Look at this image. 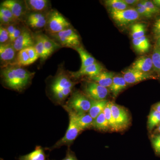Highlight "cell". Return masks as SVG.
<instances>
[{"mask_svg": "<svg viewBox=\"0 0 160 160\" xmlns=\"http://www.w3.org/2000/svg\"><path fill=\"white\" fill-rule=\"evenodd\" d=\"M34 74V72H30L16 65L6 66L2 72V77L6 86L19 91L29 84Z\"/></svg>", "mask_w": 160, "mask_h": 160, "instance_id": "cell-1", "label": "cell"}, {"mask_svg": "<svg viewBox=\"0 0 160 160\" xmlns=\"http://www.w3.org/2000/svg\"><path fill=\"white\" fill-rule=\"evenodd\" d=\"M75 85L67 75L62 72L55 78L51 86L52 94L58 102H62L71 93Z\"/></svg>", "mask_w": 160, "mask_h": 160, "instance_id": "cell-2", "label": "cell"}, {"mask_svg": "<svg viewBox=\"0 0 160 160\" xmlns=\"http://www.w3.org/2000/svg\"><path fill=\"white\" fill-rule=\"evenodd\" d=\"M65 109L69 114V126L65 136L55 143L54 146L49 148L50 150L59 148L63 146H70L77 138L80 132L82 131L76 122L73 111L67 108H65Z\"/></svg>", "mask_w": 160, "mask_h": 160, "instance_id": "cell-3", "label": "cell"}, {"mask_svg": "<svg viewBox=\"0 0 160 160\" xmlns=\"http://www.w3.org/2000/svg\"><path fill=\"white\" fill-rule=\"evenodd\" d=\"M91 106V99L81 92L76 91L72 94L64 108L77 113H86L89 112Z\"/></svg>", "mask_w": 160, "mask_h": 160, "instance_id": "cell-4", "label": "cell"}, {"mask_svg": "<svg viewBox=\"0 0 160 160\" xmlns=\"http://www.w3.org/2000/svg\"><path fill=\"white\" fill-rule=\"evenodd\" d=\"M46 27L51 34H54L70 28V24L59 12L53 10L48 15Z\"/></svg>", "mask_w": 160, "mask_h": 160, "instance_id": "cell-5", "label": "cell"}, {"mask_svg": "<svg viewBox=\"0 0 160 160\" xmlns=\"http://www.w3.org/2000/svg\"><path fill=\"white\" fill-rule=\"evenodd\" d=\"M110 14L112 19L119 26H126L137 21L140 15L135 8L116 11L110 10Z\"/></svg>", "mask_w": 160, "mask_h": 160, "instance_id": "cell-6", "label": "cell"}, {"mask_svg": "<svg viewBox=\"0 0 160 160\" xmlns=\"http://www.w3.org/2000/svg\"><path fill=\"white\" fill-rule=\"evenodd\" d=\"M52 35L61 46L74 49L80 46L79 36L76 32L71 27Z\"/></svg>", "mask_w": 160, "mask_h": 160, "instance_id": "cell-7", "label": "cell"}, {"mask_svg": "<svg viewBox=\"0 0 160 160\" xmlns=\"http://www.w3.org/2000/svg\"><path fill=\"white\" fill-rule=\"evenodd\" d=\"M111 111L118 131L126 129L130 123V117L127 111L122 106L112 103Z\"/></svg>", "mask_w": 160, "mask_h": 160, "instance_id": "cell-8", "label": "cell"}, {"mask_svg": "<svg viewBox=\"0 0 160 160\" xmlns=\"http://www.w3.org/2000/svg\"><path fill=\"white\" fill-rule=\"evenodd\" d=\"M85 92L87 96L92 100L101 101L106 100L109 90L106 87L100 86L94 82H88L85 87Z\"/></svg>", "mask_w": 160, "mask_h": 160, "instance_id": "cell-9", "label": "cell"}, {"mask_svg": "<svg viewBox=\"0 0 160 160\" xmlns=\"http://www.w3.org/2000/svg\"><path fill=\"white\" fill-rule=\"evenodd\" d=\"M35 40L30 32L27 29H22V33L12 43L16 51L19 52L23 49L34 46Z\"/></svg>", "mask_w": 160, "mask_h": 160, "instance_id": "cell-10", "label": "cell"}, {"mask_svg": "<svg viewBox=\"0 0 160 160\" xmlns=\"http://www.w3.org/2000/svg\"><path fill=\"white\" fill-rule=\"evenodd\" d=\"M123 77L126 83L129 84L140 82L152 78L149 73H145L131 68L124 71Z\"/></svg>", "mask_w": 160, "mask_h": 160, "instance_id": "cell-11", "label": "cell"}, {"mask_svg": "<svg viewBox=\"0 0 160 160\" xmlns=\"http://www.w3.org/2000/svg\"><path fill=\"white\" fill-rule=\"evenodd\" d=\"M102 65L99 63L96 62L84 69H79L75 72H70V74L72 77L76 78H78L84 76H87L89 78H91L99 74L102 72Z\"/></svg>", "mask_w": 160, "mask_h": 160, "instance_id": "cell-12", "label": "cell"}, {"mask_svg": "<svg viewBox=\"0 0 160 160\" xmlns=\"http://www.w3.org/2000/svg\"><path fill=\"white\" fill-rule=\"evenodd\" d=\"M12 43L9 42L0 45V58L2 62L10 65L15 59L16 52Z\"/></svg>", "mask_w": 160, "mask_h": 160, "instance_id": "cell-13", "label": "cell"}, {"mask_svg": "<svg viewBox=\"0 0 160 160\" xmlns=\"http://www.w3.org/2000/svg\"><path fill=\"white\" fill-rule=\"evenodd\" d=\"M1 6L10 10L18 21L21 20L24 13V7L22 2L16 0H6L1 3Z\"/></svg>", "mask_w": 160, "mask_h": 160, "instance_id": "cell-14", "label": "cell"}, {"mask_svg": "<svg viewBox=\"0 0 160 160\" xmlns=\"http://www.w3.org/2000/svg\"><path fill=\"white\" fill-rule=\"evenodd\" d=\"M153 67L152 58L149 57H141L137 59L132 65L131 69L145 73H148Z\"/></svg>", "mask_w": 160, "mask_h": 160, "instance_id": "cell-15", "label": "cell"}, {"mask_svg": "<svg viewBox=\"0 0 160 160\" xmlns=\"http://www.w3.org/2000/svg\"><path fill=\"white\" fill-rule=\"evenodd\" d=\"M114 77V74L112 72L102 71L96 76L89 79L100 86L107 88L111 86Z\"/></svg>", "mask_w": 160, "mask_h": 160, "instance_id": "cell-16", "label": "cell"}, {"mask_svg": "<svg viewBox=\"0 0 160 160\" xmlns=\"http://www.w3.org/2000/svg\"><path fill=\"white\" fill-rule=\"evenodd\" d=\"M73 112L76 122L82 131L92 126L94 119L89 113H77L74 112Z\"/></svg>", "mask_w": 160, "mask_h": 160, "instance_id": "cell-17", "label": "cell"}, {"mask_svg": "<svg viewBox=\"0 0 160 160\" xmlns=\"http://www.w3.org/2000/svg\"><path fill=\"white\" fill-rule=\"evenodd\" d=\"M73 49L78 52L81 57L82 60V65L80 69L81 70L97 62L95 59L82 46H78Z\"/></svg>", "mask_w": 160, "mask_h": 160, "instance_id": "cell-18", "label": "cell"}, {"mask_svg": "<svg viewBox=\"0 0 160 160\" xmlns=\"http://www.w3.org/2000/svg\"><path fill=\"white\" fill-rule=\"evenodd\" d=\"M108 102L109 101L106 100L97 101L91 99V107L88 113L94 119L103 112Z\"/></svg>", "mask_w": 160, "mask_h": 160, "instance_id": "cell-19", "label": "cell"}, {"mask_svg": "<svg viewBox=\"0 0 160 160\" xmlns=\"http://www.w3.org/2000/svg\"><path fill=\"white\" fill-rule=\"evenodd\" d=\"M27 9L36 12L45 11L49 6L47 0H28L25 1Z\"/></svg>", "mask_w": 160, "mask_h": 160, "instance_id": "cell-20", "label": "cell"}, {"mask_svg": "<svg viewBox=\"0 0 160 160\" xmlns=\"http://www.w3.org/2000/svg\"><path fill=\"white\" fill-rule=\"evenodd\" d=\"M127 84L123 77L115 76L112 84L109 88V89L114 97H116L121 91L126 89Z\"/></svg>", "mask_w": 160, "mask_h": 160, "instance_id": "cell-21", "label": "cell"}, {"mask_svg": "<svg viewBox=\"0 0 160 160\" xmlns=\"http://www.w3.org/2000/svg\"><path fill=\"white\" fill-rule=\"evenodd\" d=\"M46 156L44 149L41 146H37L34 151L26 155L21 156L18 160H46Z\"/></svg>", "mask_w": 160, "mask_h": 160, "instance_id": "cell-22", "label": "cell"}, {"mask_svg": "<svg viewBox=\"0 0 160 160\" xmlns=\"http://www.w3.org/2000/svg\"><path fill=\"white\" fill-rule=\"evenodd\" d=\"M35 40V43L34 47L39 57L40 58L42 59V60L46 59L49 57V56L43 44L42 34H39L37 36Z\"/></svg>", "mask_w": 160, "mask_h": 160, "instance_id": "cell-23", "label": "cell"}, {"mask_svg": "<svg viewBox=\"0 0 160 160\" xmlns=\"http://www.w3.org/2000/svg\"><path fill=\"white\" fill-rule=\"evenodd\" d=\"M42 38L45 49L49 57L57 49L61 48V46L58 43L56 42L46 35L42 34Z\"/></svg>", "mask_w": 160, "mask_h": 160, "instance_id": "cell-24", "label": "cell"}, {"mask_svg": "<svg viewBox=\"0 0 160 160\" xmlns=\"http://www.w3.org/2000/svg\"><path fill=\"white\" fill-rule=\"evenodd\" d=\"M92 127L102 131H106L109 129V124L103 112L93 120Z\"/></svg>", "mask_w": 160, "mask_h": 160, "instance_id": "cell-25", "label": "cell"}, {"mask_svg": "<svg viewBox=\"0 0 160 160\" xmlns=\"http://www.w3.org/2000/svg\"><path fill=\"white\" fill-rule=\"evenodd\" d=\"M105 2L109 10L122 11L129 8V6L124 0H108L105 1Z\"/></svg>", "mask_w": 160, "mask_h": 160, "instance_id": "cell-26", "label": "cell"}, {"mask_svg": "<svg viewBox=\"0 0 160 160\" xmlns=\"http://www.w3.org/2000/svg\"><path fill=\"white\" fill-rule=\"evenodd\" d=\"M146 26L142 23H135L131 26V34L132 39H138L145 36Z\"/></svg>", "mask_w": 160, "mask_h": 160, "instance_id": "cell-27", "label": "cell"}, {"mask_svg": "<svg viewBox=\"0 0 160 160\" xmlns=\"http://www.w3.org/2000/svg\"><path fill=\"white\" fill-rule=\"evenodd\" d=\"M111 102H108L106 107L104 109L103 112L105 114V117H106L109 127V129H111L112 131H117L118 129L117 128L113 116H112V113Z\"/></svg>", "mask_w": 160, "mask_h": 160, "instance_id": "cell-28", "label": "cell"}, {"mask_svg": "<svg viewBox=\"0 0 160 160\" xmlns=\"http://www.w3.org/2000/svg\"><path fill=\"white\" fill-rule=\"evenodd\" d=\"M160 124V112L152 109L148 117V128L149 130H152L155 126Z\"/></svg>", "mask_w": 160, "mask_h": 160, "instance_id": "cell-29", "label": "cell"}, {"mask_svg": "<svg viewBox=\"0 0 160 160\" xmlns=\"http://www.w3.org/2000/svg\"><path fill=\"white\" fill-rule=\"evenodd\" d=\"M16 64L19 66H27L31 64L26 49L18 52L16 58Z\"/></svg>", "mask_w": 160, "mask_h": 160, "instance_id": "cell-30", "label": "cell"}, {"mask_svg": "<svg viewBox=\"0 0 160 160\" xmlns=\"http://www.w3.org/2000/svg\"><path fill=\"white\" fill-rule=\"evenodd\" d=\"M48 15H44L42 17L32 22H28V25L34 29H42L46 26Z\"/></svg>", "mask_w": 160, "mask_h": 160, "instance_id": "cell-31", "label": "cell"}, {"mask_svg": "<svg viewBox=\"0 0 160 160\" xmlns=\"http://www.w3.org/2000/svg\"><path fill=\"white\" fill-rule=\"evenodd\" d=\"M137 11L138 12L140 16L148 18H151L153 15L152 13L149 11V9L145 6L142 2H139L136 5V8H135Z\"/></svg>", "mask_w": 160, "mask_h": 160, "instance_id": "cell-32", "label": "cell"}, {"mask_svg": "<svg viewBox=\"0 0 160 160\" xmlns=\"http://www.w3.org/2000/svg\"><path fill=\"white\" fill-rule=\"evenodd\" d=\"M153 68L156 70L160 71V49L156 47L152 56Z\"/></svg>", "mask_w": 160, "mask_h": 160, "instance_id": "cell-33", "label": "cell"}, {"mask_svg": "<svg viewBox=\"0 0 160 160\" xmlns=\"http://www.w3.org/2000/svg\"><path fill=\"white\" fill-rule=\"evenodd\" d=\"M10 42V38L9 32L7 31L6 27H4L2 25H1L0 27V43L2 44H6L8 41Z\"/></svg>", "mask_w": 160, "mask_h": 160, "instance_id": "cell-34", "label": "cell"}, {"mask_svg": "<svg viewBox=\"0 0 160 160\" xmlns=\"http://www.w3.org/2000/svg\"><path fill=\"white\" fill-rule=\"evenodd\" d=\"M142 3L147 8L149 11L154 15L155 14H158L160 12V9L157 6H155L152 2L148 1H142Z\"/></svg>", "mask_w": 160, "mask_h": 160, "instance_id": "cell-35", "label": "cell"}, {"mask_svg": "<svg viewBox=\"0 0 160 160\" xmlns=\"http://www.w3.org/2000/svg\"><path fill=\"white\" fill-rule=\"evenodd\" d=\"M0 14L4 15V16L8 18L9 19L11 20L12 22H17L18 21V20L12 14L11 11L6 7L1 6Z\"/></svg>", "mask_w": 160, "mask_h": 160, "instance_id": "cell-36", "label": "cell"}, {"mask_svg": "<svg viewBox=\"0 0 160 160\" xmlns=\"http://www.w3.org/2000/svg\"><path fill=\"white\" fill-rule=\"evenodd\" d=\"M26 50H27V52H28V55H29L31 64L34 63L39 58L38 55L35 49L34 46H32V47L26 48Z\"/></svg>", "mask_w": 160, "mask_h": 160, "instance_id": "cell-37", "label": "cell"}, {"mask_svg": "<svg viewBox=\"0 0 160 160\" xmlns=\"http://www.w3.org/2000/svg\"><path fill=\"white\" fill-rule=\"evenodd\" d=\"M132 42L135 49L138 52L141 53L146 52L139 38L132 39Z\"/></svg>", "mask_w": 160, "mask_h": 160, "instance_id": "cell-38", "label": "cell"}, {"mask_svg": "<svg viewBox=\"0 0 160 160\" xmlns=\"http://www.w3.org/2000/svg\"><path fill=\"white\" fill-rule=\"evenodd\" d=\"M152 145L157 154L160 155V135L155 137L152 140Z\"/></svg>", "mask_w": 160, "mask_h": 160, "instance_id": "cell-39", "label": "cell"}, {"mask_svg": "<svg viewBox=\"0 0 160 160\" xmlns=\"http://www.w3.org/2000/svg\"><path fill=\"white\" fill-rule=\"evenodd\" d=\"M153 32L157 38H160V18L156 20L153 24Z\"/></svg>", "mask_w": 160, "mask_h": 160, "instance_id": "cell-40", "label": "cell"}, {"mask_svg": "<svg viewBox=\"0 0 160 160\" xmlns=\"http://www.w3.org/2000/svg\"><path fill=\"white\" fill-rule=\"evenodd\" d=\"M140 40L142 42V45L143 46L145 52H147L149 50L150 48V43H149V40L147 38L146 36L140 38Z\"/></svg>", "mask_w": 160, "mask_h": 160, "instance_id": "cell-41", "label": "cell"}, {"mask_svg": "<svg viewBox=\"0 0 160 160\" xmlns=\"http://www.w3.org/2000/svg\"><path fill=\"white\" fill-rule=\"evenodd\" d=\"M22 29H20L19 27H17L15 29L14 33L12 35V37L10 38V42L12 43L15 41L22 33Z\"/></svg>", "mask_w": 160, "mask_h": 160, "instance_id": "cell-42", "label": "cell"}, {"mask_svg": "<svg viewBox=\"0 0 160 160\" xmlns=\"http://www.w3.org/2000/svg\"><path fill=\"white\" fill-rule=\"evenodd\" d=\"M62 160H78L76 157L74 153L71 151L69 148H68V150L66 152V157Z\"/></svg>", "mask_w": 160, "mask_h": 160, "instance_id": "cell-43", "label": "cell"}, {"mask_svg": "<svg viewBox=\"0 0 160 160\" xmlns=\"http://www.w3.org/2000/svg\"><path fill=\"white\" fill-rule=\"evenodd\" d=\"M0 21L2 24L6 25V26L11 25V23H12L11 20L2 14H0Z\"/></svg>", "mask_w": 160, "mask_h": 160, "instance_id": "cell-44", "label": "cell"}, {"mask_svg": "<svg viewBox=\"0 0 160 160\" xmlns=\"http://www.w3.org/2000/svg\"><path fill=\"white\" fill-rule=\"evenodd\" d=\"M6 29H7V31L9 32V38H10L14 33L15 29L16 28V26L13 25V24H11V25H8L6 27Z\"/></svg>", "mask_w": 160, "mask_h": 160, "instance_id": "cell-45", "label": "cell"}, {"mask_svg": "<svg viewBox=\"0 0 160 160\" xmlns=\"http://www.w3.org/2000/svg\"><path fill=\"white\" fill-rule=\"evenodd\" d=\"M124 2H125L128 5H136L139 2L137 0H124Z\"/></svg>", "mask_w": 160, "mask_h": 160, "instance_id": "cell-46", "label": "cell"}, {"mask_svg": "<svg viewBox=\"0 0 160 160\" xmlns=\"http://www.w3.org/2000/svg\"><path fill=\"white\" fill-rule=\"evenodd\" d=\"M153 109L160 112V102L157 103L153 107Z\"/></svg>", "mask_w": 160, "mask_h": 160, "instance_id": "cell-47", "label": "cell"}, {"mask_svg": "<svg viewBox=\"0 0 160 160\" xmlns=\"http://www.w3.org/2000/svg\"><path fill=\"white\" fill-rule=\"evenodd\" d=\"M152 2L156 6H157L158 8H160V0H154L152 1Z\"/></svg>", "mask_w": 160, "mask_h": 160, "instance_id": "cell-48", "label": "cell"}, {"mask_svg": "<svg viewBox=\"0 0 160 160\" xmlns=\"http://www.w3.org/2000/svg\"><path fill=\"white\" fill-rule=\"evenodd\" d=\"M157 130L158 132H159V133H160V124L158 126Z\"/></svg>", "mask_w": 160, "mask_h": 160, "instance_id": "cell-49", "label": "cell"}, {"mask_svg": "<svg viewBox=\"0 0 160 160\" xmlns=\"http://www.w3.org/2000/svg\"><path fill=\"white\" fill-rule=\"evenodd\" d=\"M156 47L160 49V43L157 42Z\"/></svg>", "mask_w": 160, "mask_h": 160, "instance_id": "cell-50", "label": "cell"}, {"mask_svg": "<svg viewBox=\"0 0 160 160\" xmlns=\"http://www.w3.org/2000/svg\"><path fill=\"white\" fill-rule=\"evenodd\" d=\"M157 42L160 43V38L157 39Z\"/></svg>", "mask_w": 160, "mask_h": 160, "instance_id": "cell-51", "label": "cell"}, {"mask_svg": "<svg viewBox=\"0 0 160 160\" xmlns=\"http://www.w3.org/2000/svg\"><path fill=\"white\" fill-rule=\"evenodd\" d=\"M3 160V159L1 158V160Z\"/></svg>", "mask_w": 160, "mask_h": 160, "instance_id": "cell-52", "label": "cell"}]
</instances>
